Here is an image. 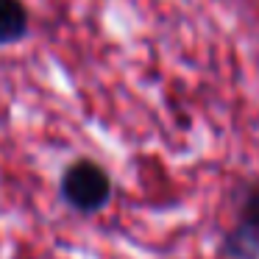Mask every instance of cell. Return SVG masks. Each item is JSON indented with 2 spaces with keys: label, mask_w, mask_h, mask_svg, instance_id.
I'll return each instance as SVG.
<instances>
[{
  "label": "cell",
  "mask_w": 259,
  "mask_h": 259,
  "mask_svg": "<svg viewBox=\"0 0 259 259\" xmlns=\"http://www.w3.org/2000/svg\"><path fill=\"white\" fill-rule=\"evenodd\" d=\"M62 198L75 212H101L112 198V179L101 164L78 159L62 176Z\"/></svg>",
  "instance_id": "1"
},
{
  "label": "cell",
  "mask_w": 259,
  "mask_h": 259,
  "mask_svg": "<svg viewBox=\"0 0 259 259\" xmlns=\"http://www.w3.org/2000/svg\"><path fill=\"white\" fill-rule=\"evenodd\" d=\"M226 253L231 259H259V187H248L242 195L234 229L226 237Z\"/></svg>",
  "instance_id": "2"
},
{
  "label": "cell",
  "mask_w": 259,
  "mask_h": 259,
  "mask_svg": "<svg viewBox=\"0 0 259 259\" xmlns=\"http://www.w3.org/2000/svg\"><path fill=\"white\" fill-rule=\"evenodd\" d=\"M31 28V14L23 0H0V45H17Z\"/></svg>",
  "instance_id": "3"
}]
</instances>
